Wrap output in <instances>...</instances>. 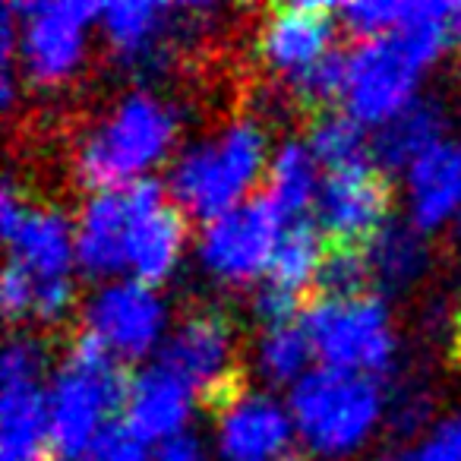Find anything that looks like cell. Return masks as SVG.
Wrapping results in <instances>:
<instances>
[{
    "label": "cell",
    "mask_w": 461,
    "mask_h": 461,
    "mask_svg": "<svg viewBox=\"0 0 461 461\" xmlns=\"http://www.w3.org/2000/svg\"><path fill=\"white\" fill-rule=\"evenodd\" d=\"M180 114L149 89L121 95L83 133L73 152V174L89 193H117L140 184L171 155Z\"/></svg>",
    "instance_id": "1"
},
{
    "label": "cell",
    "mask_w": 461,
    "mask_h": 461,
    "mask_svg": "<svg viewBox=\"0 0 461 461\" xmlns=\"http://www.w3.org/2000/svg\"><path fill=\"white\" fill-rule=\"evenodd\" d=\"M269 136L253 117H238L205 140L177 149L167 165L165 190L186 218L209 224L250 199L269 167Z\"/></svg>",
    "instance_id": "2"
},
{
    "label": "cell",
    "mask_w": 461,
    "mask_h": 461,
    "mask_svg": "<svg viewBox=\"0 0 461 461\" xmlns=\"http://www.w3.org/2000/svg\"><path fill=\"white\" fill-rule=\"evenodd\" d=\"M452 7V4H448ZM446 16L366 39L348 51L345 111L366 130H379L420 98V79L448 54Z\"/></svg>",
    "instance_id": "3"
},
{
    "label": "cell",
    "mask_w": 461,
    "mask_h": 461,
    "mask_svg": "<svg viewBox=\"0 0 461 461\" xmlns=\"http://www.w3.org/2000/svg\"><path fill=\"white\" fill-rule=\"evenodd\" d=\"M45 389L54 461H83L111 414L123 411L130 376L98 335L79 329Z\"/></svg>",
    "instance_id": "4"
},
{
    "label": "cell",
    "mask_w": 461,
    "mask_h": 461,
    "mask_svg": "<svg viewBox=\"0 0 461 461\" xmlns=\"http://www.w3.org/2000/svg\"><path fill=\"white\" fill-rule=\"evenodd\" d=\"M301 448L326 461L360 452L385 423V389L360 373L313 366L285 398Z\"/></svg>",
    "instance_id": "5"
},
{
    "label": "cell",
    "mask_w": 461,
    "mask_h": 461,
    "mask_svg": "<svg viewBox=\"0 0 461 461\" xmlns=\"http://www.w3.org/2000/svg\"><path fill=\"white\" fill-rule=\"evenodd\" d=\"M307 332L320 366L383 379L398 364V335L385 297L364 294L351 301L316 297L303 307Z\"/></svg>",
    "instance_id": "6"
},
{
    "label": "cell",
    "mask_w": 461,
    "mask_h": 461,
    "mask_svg": "<svg viewBox=\"0 0 461 461\" xmlns=\"http://www.w3.org/2000/svg\"><path fill=\"white\" fill-rule=\"evenodd\" d=\"M16 20V70L23 86L58 89L79 73L102 7L89 0L7 4Z\"/></svg>",
    "instance_id": "7"
},
{
    "label": "cell",
    "mask_w": 461,
    "mask_h": 461,
    "mask_svg": "<svg viewBox=\"0 0 461 461\" xmlns=\"http://www.w3.org/2000/svg\"><path fill=\"white\" fill-rule=\"evenodd\" d=\"M285 215L266 193H257L228 215L203 224L196 238V259L203 272L228 288L263 285L272 257L285 234Z\"/></svg>",
    "instance_id": "8"
},
{
    "label": "cell",
    "mask_w": 461,
    "mask_h": 461,
    "mask_svg": "<svg viewBox=\"0 0 461 461\" xmlns=\"http://www.w3.org/2000/svg\"><path fill=\"white\" fill-rule=\"evenodd\" d=\"M215 4H161V0H117L102 4L98 29L123 70L152 73L171 58L174 35L199 29L215 16Z\"/></svg>",
    "instance_id": "9"
},
{
    "label": "cell",
    "mask_w": 461,
    "mask_h": 461,
    "mask_svg": "<svg viewBox=\"0 0 461 461\" xmlns=\"http://www.w3.org/2000/svg\"><path fill=\"white\" fill-rule=\"evenodd\" d=\"M155 360L177 373L209 408L221 411L240 392L234 329L218 310H196L184 316L177 329H171Z\"/></svg>",
    "instance_id": "10"
},
{
    "label": "cell",
    "mask_w": 461,
    "mask_h": 461,
    "mask_svg": "<svg viewBox=\"0 0 461 461\" xmlns=\"http://www.w3.org/2000/svg\"><path fill=\"white\" fill-rule=\"evenodd\" d=\"M83 329L104 341L121 364H140L146 357H158L167 332V307L158 288L114 278L104 282L86 297Z\"/></svg>",
    "instance_id": "11"
},
{
    "label": "cell",
    "mask_w": 461,
    "mask_h": 461,
    "mask_svg": "<svg viewBox=\"0 0 461 461\" xmlns=\"http://www.w3.org/2000/svg\"><path fill=\"white\" fill-rule=\"evenodd\" d=\"M127 228V272L130 278L161 288L177 272L186 247V215L171 203L165 184L146 177L123 190Z\"/></svg>",
    "instance_id": "12"
},
{
    "label": "cell",
    "mask_w": 461,
    "mask_h": 461,
    "mask_svg": "<svg viewBox=\"0 0 461 461\" xmlns=\"http://www.w3.org/2000/svg\"><path fill=\"white\" fill-rule=\"evenodd\" d=\"M301 452L285 402L266 389H240L215 420L218 461H294Z\"/></svg>",
    "instance_id": "13"
},
{
    "label": "cell",
    "mask_w": 461,
    "mask_h": 461,
    "mask_svg": "<svg viewBox=\"0 0 461 461\" xmlns=\"http://www.w3.org/2000/svg\"><path fill=\"white\" fill-rule=\"evenodd\" d=\"M392 186L376 165L322 174L313 221L332 247H364L389 221Z\"/></svg>",
    "instance_id": "14"
},
{
    "label": "cell",
    "mask_w": 461,
    "mask_h": 461,
    "mask_svg": "<svg viewBox=\"0 0 461 461\" xmlns=\"http://www.w3.org/2000/svg\"><path fill=\"white\" fill-rule=\"evenodd\" d=\"M335 32L339 20L332 4H282L266 16L257 51L263 64L288 83L335 51Z\"/></svg>",
    "instance_id": "15"
},
{
    "label": "cell",
    "mask_w": 461,
    "mask_h": 461,
    "mask_svg": "<svg viewBox=\"0 0 461 461\" xmlns=\"http://www.w3.org/2000/svg\"><path fill=\"white\" fill-rule=\"evenodd\" d=\"M404 209L420 234L461 218V140L446 136L404 171Z\"/></svg>",
    "instance_id": "16"
},
{
    "label": "cell",
    "mask_w": 461,
    "mask_h": 461,
    "mask_svg": "<svg viewBox=\"0 0 461 461\" xmlns=\"http://www.w3.org/2000/svg\"><path fill=\"white\" fill-rule=\"evenodd\" d=\"M196 402V392L177 373H171L158 360H152L149 366H140L130 376L121 420L130 429H136L149 446H158V442L190 429Z\"/></svg>",
    "instance_id": "17"
},
{
    "label": "cell",
    "mask_w": 461,
    "mask_h": 461,
    "mask_svg": "<svg viewBox=\"0 0 461 461\" xmlns=\"http://www.w3.org/2000/svg\"><path fill=\"white\" fill-rule=\"evenodd\" d=\"M127 203L123 190L89 193L77 212V272L104 285L127 272Z\"/></svg>",
    "instance_id": "18"
},
{
    "label": "cell",
    "mask_w": 461,
    "mask_h": 461,
    "mask_svg": "<svg viewBox=\"0 0 461 461\" xmlns=\"http://www.w3.org/2000/svg\"><path fill=\"white\" fill-rule=\"evenodd\" d=\"M10 259L39 282H64L77 272V218L58 205H32L10 240Z\"/></svg>",
    "instance_id": "19"
},
{
    "label": "cell",
    "mask_w": 461,
    "mask_h": 461,
    "mask_svg": "<svg viewBox=\"0 0 461 461\" xmlns=\"http://www.w3.org/2000/svg\"><path fill=\"white\" fill-rule=\"evenodd\" d=\"M448 136V111L439 98H417L408 111L373 130V165L383 174H404L423 152Z\"/></svg>",
    "instance_id": "20"
},
{
    "label": "cell",
    "mask_w": 461,
    "mask_h": 461,
    "mask_svg": "<svg viewBox=\"0 0 461 461\" xmlns=\"http://www.w3.org/2000/svg\"><path fill=\"white\" fill-rule=\"evenodd\" d=\"M364 253L379 297L404 294L429 272L427 234H420L408 218H389L364 244Z\"/></svg>",
    "instance_id": "21"
},
{
    "label": "cell",
    "mask_w": 461,
    "mask_h": 461,
    "mask_svg": "<svg viewBox=\"0 0 461 461\" xmlns=\"http://www.w3.org/2000/svg\"><path fill=\"white\" fill-rule=\"evenodd\" d=\"M0 385V461H45L51 452L48 389L41 383Z\"/></svg>",
    "instance_id": "22"
},
{
    "label": "cell",
    "mask_w": 461,
    "mask_h": 461,
    "mask_svg": "<svg viewBox=\"0 0 461 461\" xmlns=\"http://www.w3.org/2000/svg\"><path fill=\"white\" fill-rule=\"evenodd\" d=\"M320 161L313 158L307 140H282L272 149L269 167H266V196L272 199L285 221L307 218L320 196Z\"/></svg>",
    "instance_id": "23"
},
{
    "label": "cell",
    "mask_w": 461,
    "mask_h": 461,
    "mask_svg": "<svg viewBox=\"0 0 461 461\" xmlns=\"http://www.w3.org/2000/svg\"><path fill=\"white\" fill-rule=\"evenodd\" d=\"M329 253V240L313 218H297L285 224V234L272 257V269L266 282L278 285L285 291L303 294L307 288H316V276L322 269V259Z\"/></svg>",
    "instance_id": "24"
},
{
    "label": "cell",
    "mask_w": 461,
    "mask_h": 461,
    "mask_svg": "<svg viewBox=\"0 0 461 461\" xmlns=\"http://www.w3.org/2000/svg\"><path fill=\"white\" fill-rule=\"evenodd\" d=\"M313 345L301 322H285V326L259 329V339L253 345V366L257 376L269 389H291L310 370H313Z\"/></svg>",
    "instance_id": "25"
},
{
    "label": "cell",
    "mask_w": 461,
    "mask_h": 461,
    "mask_svg": "<svg viewBox=\"0 0 461 461\" xmlns=\"http://www.w3.org/2000/svg\"><path fill=\"white\" fill-rule=\"evenodd\" d=\"M446 10V0H354V4L335 7V20H339V29H345L348 35L366 41L417 26L423 20H436Z\"/></svg>",
    "instance_id": "26"
},
{
    "label": "cell",
    "mask_w": 461,
    "mask_h": 461,
    "mask_svg": "<svg viewBox=\"0 0 461 461\" xmlns=\"http://www.w3.org/2000/svg\"><path fill=\"white\" fill-rule=\"evenodd\" d=\"M373 133L357 123L345 108H326L316 111L313 123H310L307 146L313 152V158L320 161V167L329 171H345V167L370 165L373 149H370Z\"/></svg>",
    "instance_id": "27"
},
{
    "label": "cell",
    "mask_w": 461,
    "mask_h": 461,
    "mask_svg": "<svg viewBox=\"0 0 461 461\" xmlns=\"http://www.w3.org/2000/svg\"><path fill=\"white\" fill-rule=\"evenodd\" d=\"M316 288H320V297H332V301H351V297L370 294L373 278H370V263H366L364 247L329 244L322 269L316 276Z\"/></svg>",
    "instance_id": "28"
},
{
    "label": "cell",
    "mask_w": 461,
    "mask_h": 461,
    "mask_svg": "<svg viewBox=\"0 0 461 461\" xmlns=\"http://www.w3.org/2000/svg\"><path fill=\"white\" fill-rule=\"evenodd\" d=\"M345 86H348V54L332 51L313 64L310 70L297 73L294 79H288V89L297 102L313 104V108L326 111L335 102H345Z\"/></svg>",
    "instance_id": "29"
},
{
    "label": "cell",
    "mask_w": 461,
    "mask_h": 461,
    "mask_svg": "<svg viewBox=\"0 0 461 461\" xmlns=\"http://www.w3.org/2000/svg\"><path fill=\"white\" fill-rule=\"evenodd\" d=\"M433 423V395L423 385L402 383L385 392V427L398 439H414L417 433L427 436Z\"/></svg>",
    "instance_id": "30"
},
{
    "label": "cell",
    "mask_w": 461,
    "mask_h": 461,
    "mask_svg": "<svg viewBox=\"0 0 461 461\" xmlns=\"http://www.w3.org/2000/svg\"><path fill=\"white\" fill-rule=\"evenodd\" d=\"M48 366V351L35 335H10L0 357V383H41Z\"/></svg>",
    "instance_id": "31"
},
{
    "label": "cell",
    "mask_w": 461,
    "mask_h": 461,
    "mask_svg": "<svg viewBox=\"0 0 461 461\" xmlns=\"http://www.w3.org/2000/svg\"><path fill=\"white\" fill-rule=\"evenodd\" d=\"M83 461H152V446L123 420H111L95 436Z\"/></svg>",
    "instance_id": "32"
},
{
    "label": "cell",
    "mask_w": 461,
    "mask_h": 461,
    "mask_svg": "<svg viewBox=\"0 0 461 461\" xmlns=\"http://www.w3.org/2000/svg\"><path fill=\"white\" fill-rule=\"evenodd\" d=\"M0 307H4L10 326L29 320L35 307V278L14 259H7V269L0 278Z\"/></svg>",
    "instance_id": "33"
},
{
    "label": "cell",
    "mask_w": 461,
    "mask_h": 461,
    "mask_svg": "<svg viewBox=\"0 0 461 461\" xmlns=\"http://www.w3.org/2000/svg\"><path fill=\"white\" fill-rule=\"evenodd\" d=\"M301 313H303L301 294H294V291H285L272 282H263L257 291H253V316H257L259 329L297 322Z\"/></svg>",
    "instance_id": "34"
},
{
    "label": "cell",
    "mask_w": 461,
    "mask_h": 461,
    "mask_svg": "<svg viewBox=\"0 0 461 461\" xmlns=\"http://www.w3.org/2000/svg\"><path fill=\"white\" fill-rule=\"evenodd\" d=\"M73 310H77V285H73V278L35 285V307H32L35 322H41V326H60V322L70 320Z\"/></svg>",
    "instance_id": "35"
},
{
    "label": "cell",
    "mask_w": 461,
    "mask_h": 461,
    "mask_svg": "<svg viewBox=\"0 0 461 461\" xmlns=\"http://www.w3.org/2000/svg\"><path fill=\"white\" fill-rule=\"evenodd\" d=\"M417 446L429 455V461H461V414L439 417Z\"/></svg>",
    "instance_id": "36"
},
{
    "label": "cell",
    "mask_w": 461,
    "mask_h": 461,
    "mask_svg": "<svg viewBox=\"0 0 461 461\" xmlns=\"http://www.w3.org/2000/svg\"><path fill=\"white\" fill-rule=\"evenodd\" d=\"M152 461H209V446L193 429L152 446Z\"/></svg>",
    "instance_id": "37"
},
{
    "label": "cell",
    "mask_w": 461,
    "mask_h": 461,
    "mask_svg": "<svg viewBox=\"0 0 461 461\" xmlns=\"http://www.w3.org/2000/svg\"><path fill=\"white\" fill-rule=\"evenodd\" d=\"M29 209L32 205L26 203V196L20 193L14 177L4 180V190H0V230H4V240H14V234L20 230V224L26 221Z\"/></svg>",
    "instance_id": "38"
},
{
    "label": "cell",
    "mask_w": 461,
    "mask_h": 461,
    "mask_svg": "<svg viewBox=\"0 0 461 461\" xmlns=\"http://www.w3.org/2000/svg\"><path fill=\"white\" fill-rule=\"evenodd\" d=\"M446 35L452 41V48H461V4H452L446 16Z\"/></svg>",
    "instance_id": "39"
},
{
    "label": "cell",
    "mask_w": 461,
    "mask_h": 461,
    "mask_svg": "<svg viewBox=\"0 0 461 461\" xmlns=\"http://www.w3.org/2000/svg\"><path fill=\"white\" fill-rule=\"evenodd\" d=\"M376 461H429V455L420 446H408V448H398V452L379 455Z\"/></svg>",
    "instance_id": "40"
},
{
    "label": "cell",
    "mask_w": 461,
    "mask_h": 461,
    "mask_svg": "<svg viewBox=\"0 0 461 461\" xmlns=\"http://www.w3.org/2000/svg\"><path fill=\"white\" fill-rule=\"evenodd\" d=\"M455 234H458V244H461V218L455 221Z\"/></svg>",
    "instance_id": "41"
}]
</instances>
